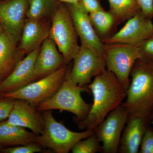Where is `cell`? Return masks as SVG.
I'll return each mask as SVG.
<instances>
[{
  "label": "cell",
  "instance_id": "1",
  "mask_svg": "<svg viewBox=\"0 0 153 153\" xmlns=\"http://www.w3.org/2000/svg\"><path fill=\"white\" fill-rule=\"evenodd\" d=\"M87 87L92 94L93 102L89 113L79 121L78 127L80 130L94 131L110 113L122 104L127 89L107 69L94 77Z\"/></svg>",
  "mask_w": 153,
  "mask_h": 153
},
{
  "label": "cell",
  "instance_id": "2",
  "mask_svg": "<svg viewBox=\"0 0 153 153\" xmlns=\"http://www.w3.org/2000/svg\"><path fill=\"white\" fill-rule=\"evenodd\" d=\"M130 83L123 104L129 114L150 118L153 113V62L140 58L130 74Z\"/></svg>",
  "mask_w": 153,
  "mask_h": 153
},
{
  "label": "cell",
  "instance_id": "3",
  "mask_svg": "<svg viewBox=\"0 0 153 153\" xmlns=\"http://www.w3.org/2000/svg\"><path fill=\"white\" fill-rule=\"evenodd\" d=\"M90 92L87 86L81 87L72 82L70 77V70H67L61 86L56 93L48 100L37 106L41 111L60 110L68 111L76 116L77 120H84L90 111L91 105L82 99L81 93Z\"/></svg>",
  "mask_w": 153,
  "mask_h": 153
},
{
  "label": "cell",
  "instance_id": "4",
  "mask_svg": "<svg viewBox=\"0 0 153 153\" xmlns=\"http://www.w3.org/2000/svg\"><path fill=\"white\" fill-rule=\"evenodd\" d=\"M45 125L44 130L38 135L37 143L56 153H68L80 140L92 135L94 131L85 130L82 132L70 130L54 118L51 111H44Z\"/></svg>",
  "mask_w": 153,
  "mask_h": 153
},
{
  "label": "cell",
  "instance_id": "5",
  "mask_svg": "<svg viewBox=\"0 0 153 153\" xmlns=\"http://www.w3.org/2000/svg\"><path fill=\"white\" fill-rule=\"evenodd\" d=\"M49 37L55 42L66 64L73 60L80 46L68 9L60 6L54 10Z\"/></svg>",
  "mask_w": 153,
  "mask_h": 153
},
{
  "label": "cell",
  "instance_id": "6",
  "mask_svg": "<svg viewBox=\"0 0 153 153\" xmlns=\"http://www.w3.org/2000/svg\"><path fill=\"white\" fill-rule=\"evenodd\" d=\"M104 44L107 69L112 72L127 90L132 69L137 60L141 58L139 44Z\"/></svg>",
  "mask_w": 153,
  "mask_h": 153
},
{
  "label": "cell",
  "instance_id": "7",
  "mask_svg": "<svg viewBox=\"0 0 153 153\" xmlns=\"http://www.w3.org/2000/svg\"><path fill=\"white\" fill-rule=\"evenodd\" d=\"M67 70L65 65L52 74L18 90L0 94V96L12 100H24L37 107L57 92L64 80Z\"/></svg>",
  "mask_w": 153,
  "mask_h": 153
},
{
  "label": "cell",
  "instance_id": "8",
  "mask_svg": "<svg viewBox=\"0 0 153 153\" xmlns=\"http://www.w3.org/2000/svg\"><path fill=\"white\" fill-rule=\"evenodd\" d=\"M70 77L72 82L81 87L87 86L91 79L106 70L105 56L85 46L80 45L74 57Z\"/></svg>",
  "mask_w": 153,
  "mask_h": 153
},
{
  "label": "cell",
  "instance_id": "9",
  "mask_svg": "<svg viewBox=\"0 0 153 153\" xmlns=\"http://www.w3.org/2000/svg\"><path fill=\"white\" fill-rule=\"evenodd\" d=\"M129 114L123 103L111 111L94 130L104 153L118 152L122 134Z\"/></svg>",
  "mask_w": 153,
  "mask_h": 153
},
{
  "label": "cell",
  "instance_id": "10",
  "mask_svg": "<svg viewBox=\"0 0 153 153\" xmlns=\"http://www.w3.org/2000/svg\"><path fill=\"white\" fill-rule=\"evenodd\" d=\"M120 30L109 38L102 40L105 44H139L153 36L152 19L141 11L126 21Z\"/></svg>",
  "mask_w": 153,
  "mask_h": 153
},
{
  "label": "cell",
  "instance_id": "11",
  "mask_svg": "<svg viewBox=\"0 0 153 153\" xmlns=\"http://www.w3.org/2000/svg\"><path fill=\"white\" fill-rule=\"evenodd\" d=\"M28 4V0H7L0 3V25L16 45L21 38Z\"/></svg>",
  "mask_w": 153,
  "mask_h": 153
},
{
  "label": "cell",
  "instance_id": "12",
  "mask_svg": "<svg viewBox=\"0 0 153 153\" xmlns=\"http://www.w3.org/2000/svg\"><path fill=\"white\" fill-rule=\"evenodd\" d=\"M69 12L81 45L85 46L105 55L104 43L94 27L89 14L83 10L79 4L70 5Z\"/></svg>",
  "mask_w": 153,
  "mask_h": 153
},
{
  "label": "cell",
  "instance_id": "13",
  "mask_svg": "<svg viewBox=\"0 0 153 153\" xmlns=\"http://www.w3.org/2000/svg\"><path fill=\"white\" fill-rule=\"evenodd\" d=\"M7 121L12 124L30 129L38 135L42 133L45 125L43 114L37 107L22 99L14 100Z\"/></svg>",
  "mask_w": 153,
  "mask_h": 153
},
{
  "label": "cell",
  "instance_id": "14",
  "mask_svg": "<svg viewBox=\"0 0 153 153\" xmlns=\"http://www.w3.org/2000/svg\"><path fill=\"white\" fill-rule=\"evenodd\" d=\"M40 47L20 60L10 74L0 82V94L15 91L34 82V65Z\"/></svg>",
  "mask_w": 153,
  "mask_h": 153
},
{
  "label": "cell",
  "instance_id": "15",
  "mask_svg": "<svg viewBox=\"0 0 153 153\" xmlns=\"http://www.w3.org/2000/svg\"><path fill=\"white\" fill-rule=\"evenodd\" d=\"M54 41L48 37L40 47L34 69V81L48 76L66 65Z\"/></svg>",
  "mask_w": 153,
  "mask_h": 153
},
{
  "label": "cell",
  "instance_id": "16",
  "mask_svg": "<svg viewBox=\"0 0 153 153\" xmlns=\"http://www.w3.org/2000/svg\"><path fill=\"white\" fill-rule=\"evenodd\" d=\"M151 123L149 118L138 114H129L121 138L118 152L137 153L147 128Z\"/></svg>",
  "mask_w": 153,
  "mask_h": 153
},
{
  "label": "cell",
  "instance_id": "17",
  "mask_svg": "<svg viewBox=\"0 0 153 153\" xmlns=\"http://www.w3.org/2000/svg\"><path fill=\"white\" fill-rule=\"evenodd\" d=\"M50 28L41 20L27 19L25 20L19 44V50L22 54L30 53L41 47L49 37Z\"/></svg>",
  "mask_w": 153,
  "mask_h": 153
},
{
  "label": "cell",
  "instance_id": "18",
  "mask_svg": "<svg viewBox=\"0 0 153 153\" xmlns=\"http://www.w3.org/2000/svg\"><path fill=\"white\" fill-rule=\"evenodd\" d=\"M38 135L7 120L3 121L0 123V149L37 143Z\"/></svg>",
  "mask_w": 153,
  "mask_h": 153
},
{
  "label": "cell",
  "instance_id": "19",
  "mask_svg": "<svg viewBox=\"0 0 153 153\" xmlns=\"http://www.w3.org/2000/svg\"><path fill=\"white\" fill-rule=\"evenodd\" d=\"M16 44L4 31L0 33V82L13 71L24 54L16 49Z\"/></svg>",
  "mask_w": 153,
  "mask_h": 153
},
{
  "label": "cell",
  "instance_id": "20",
  "mask_svg": "<svg viewBox=\"0 0 153 153\" xmlns=\"http://www.w3.org/2000/svg\"><path fill=\"white\" fill-rule=\"evenodd\" d=\"M110 11L115 22L118 23L127 21L141 11L139 6L134 0H108Z\"/></svg>",
  "mask_w": 153,
  "mask_h": 153
},
{
  "label": "cell",
  "instance_id": "21",
  "mask_svg": "<svg viewBox=\"0 0 153 153\" xmlns=\"http://www.w3.org/2000/svg\"><path fill=\"white\" fill-rule=\"evenodd\" d=\"M89 16L97 33L101 36L109 33L115 22L111 13L103 9L89 14Z\"/></svg>",
  "mask_w": 153,
  "mask_h": 153
},
{
  "label": "cell",
  "instance_id": "22",
  "mask_svg": "<svg viewBox=\"0 0 153 153\" xmlns=\"http://www.w3.org/2000/svg\"><path fill=\"white\" fill-rule=\"evenodd\" d=\"M27 19L41 20L53 10L54 0H28Z\"/></svg>",
  "mask_w": 153,
  "mask_h": 153
},
{
  "label": "cell",
  "instance_id": "23",
  "mask_svg": "<svg viewBox=\"0 0 153 153\" xmlns=\"http://www.w3.org/2000/svg\"><path fill=\"white\" fill-rule=\"evenodd\" d=\"M71 151L73 153H96L102 152V147L94 132L90 136L76 143Z\"/></svg>",
  "mask_w": 153,
  "mask_h": 153
},
{
  "label": "cell",
  "instance_id": "24",
  "mask_svg": "<svg viewBox=\"0 0 153 153\" xmlns=\"http://www.w3.org/2000/svg\"><path fill=\"white\" fill-rule=\"evenodd\" d=\"M42 147L38 143H32L1 149V152L4 153H35L41 152Z\"/></svg>",
  "mask_w": 153,
  "mask_h": 153
},
{
  "label": "cell",
  "instance_id": "25",
  "mask_svg": "<svg viewBox=\"0 0 153 153\" xmlns=\"http://www.w3.org/2000/svg\"><path fill=\"white\" fill-rule=\"evenodd\" d=\"M140 153H153V128L148 126L143 137Z\"/></svg>",
  "mask_w": 153,
  "mask_h": 153
},
{
  "label": "cell",
  "instance_id": "26",
  "mask_svg": "<svg viewBox=\"0 0 153 153\" xmlns=\"http://www.w3.org/2000/svg\"><path fill=\"white\" fill-rule=\"evenodd\" d=\"M141 58L147 61L153 62V37L139 44Z\"/></svg>",
  "mask_w": 153,
  "mask_h": 153
},
{
  "label": "cell",
  "instance_id": "27",
  "mask_svg": "<svg viewBox=\"0 0 153 153\" xmlns=\"http://www.w3.org/2000/svg\"><path fill=\"white\" fill-rule=\"evenodd\" d=\"M1 97L0 98V122L7 119L13 108L14 101V100L2 97Z\"/></svg>",
  "mask_w": 153,
  "mask_h": 153
},
{
  "label": "cell",
  "instance_id": "28",
  "mask_svg": "<svg viewBox=\"0 0 153 153\" xmlns=\"http://www.w3.org/2000/svg\"><path fill=\"white\" fill-rule=\"evenodd\" d=\"M79 4L83 10L88 14L103 9L100 0H80Z\"/></svg>",
  "mask_w": 153,
  "mask_h": 153
},
{
  "label": "cell",
  "instance_id": "29",
  "mask_svg": "<svg viewBox=\"0 0 153 153\" xmlns=\"http://www.w3.org/2000/svg\"><path fill=\"white\" fill-rule=\"evenodd\" d=\"M140 9L142 13L151 19L153 18V0H134Z\"/></svg>",
  "mask_w": 153,
  "mask_h": 153
},
{
  "label": "cell",
  "instance_id": "30",
  "mask_svg": "<svg viewBox=\"0 0 153 153\" xmlns=\"http://www.w3.org/2000/svg\"><path fill=\"white\" fill-rule=\"evenodd\" d=\"M63 2L67 3L69 5L77 4H79L80 0H59Z\"/></svg>",
  "mask_w": 153,
  "mask_h": 153
},
{
  "label": "cell",
  "instance_id": "31",
  "mask_svg": "<svg viewBox=\"0 0 153 153\" xmlns=\"http://www.w3.org/2000/svg\"><path fill=\"white\" fill-rule=\"evenodd\" d=\"M150 122H153V113L151 115L150 117Z\"/></svg>",
  "mask_w": 153,
  "mask_h": 153
},
{
  "label": "cell",
  "instance_id": "32",
  "mask_svg": "<svg viewBox=\"0 0 153 153\" xmlns=\"http://www.w3.org/2000/svg\"><path fill=\"white\" fill-rule=\"evenodd\" d=\"M3 28L1 26V25H0V33H2L3 32Z\"/></svg>",
  "mask_w": 153,
  "mask_h": 153
},
{
  "label": "cell",
  "instance_id": "33",
  "mask_svg": "<svg viewBox=\"0 0 153 153\" xmlns=\"http://www.w3.org/2000/svg\"><path fill=\"white\" fill-rule=\"evenodd\" d=\"M151 124H152V125L153 126V122H151Z\"/></svg>",
  "mask_w": 153,
  "mask_h": 153
},
{
  "label": "cell",
  "instance_id": "34",
  "mask_svg": "<svg viewBox=\"0 0 153 153\" xmlns=\"http://www.w3.org/2000/svg\"></svg>",
  "mask_w": 153,
  "mask_h": 153
}]
</instances>
